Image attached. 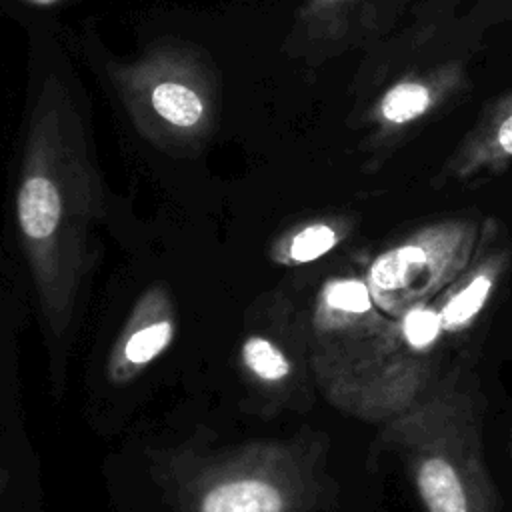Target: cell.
Instances as JSON below:
<instances>
[{"label": "cell", "instance_id": "7c38bea8", "mask_svg": "<svg viewBox=\"0 0 512 512\" xmlns=\"http://www.w3.org/2000/svg\"><path fill=\"white\" fill-rule=\"evenodd\" d=\"M352 230L346 214H322L304 220L282 234L274 252L282 262L308 264L334 250Z\"/></svg>", "mask_w": 512, "mask_h": 512}, {"label": "cell", "instance_id": "52a82bcc", "mask_svg": "<svg viewBox=\"0 0 512 512\" xmlns=\"http://www.w3.org/2000/svg\"><path fill=\"white\" fill-rule=\"evenodd\" d=\"M468 88L470 76L464 60L412 70L392 82L362 116V170L376 172L416 128L464 96Z\"/></svg>", "mask_w": 512, "mask_h": 512}, {"label": "cell", "instance_id": "6da1fadb", "mask_svg": "<svg viewBox=\"0 0 512 512\" xmlns=\"http://www.w3.org/2000/svg\"><path fill=\"white\" fill-rule=\"evenodd\" d=\"M80 70L106 100L122 146L168 172L200 170L226 144H256L274 122L278 12L260 0L152 8L116 50L92 18L60 20Z\"/></svg>", "mask_w": 512, "mask_h": 512}, {"label": "cell", "instance_id": "5b68a950", "mask_svg": "<svg viewBox=\"0 0 512 512\" xmlns=\"http://www.w3.org/2000/svg\"><path fill=\"white\" fill-rule=\"evenodd\" d=\"M334 492L326 438L248 446L210 464L188 494L190 512H310Z\"/></svg>", "mask_w": 512, "mask_h": 512}, {"label": "cell", "instance_id": "8992f818", "mask_svg": "<svg viewBox=\"0 0 512 512\" xmlns=\"http://www.w3.org/2000/svg\"><path fill=\"white\" fill-rule=\"evenodd\" d=\"M480 226L472 218H442L376 254L366 282L378 310L392 318L450 286L470 266Z\"/></svg>", "mask_w": 512, "mask_h": 512}, {"label": "cell", "instance_id": "5bb4252c", "mask_svg": "<svg viewBox=\"0 0 512 512\" xmlns=\"http://www.w3.org/2000/svg\"><path fill=\"white\" fill-rule=\"evenodd\" d=\"M76 2H86V0H0V12L4 16H10L14 12L56 16L58 10L68 8Z\"/></svg>", "mask_w": 512, "mask_h": 512}, {"label": "cell", "instance_id": "9c48e42d", "mask_svg": "<svg viewBox=\"0 0 512 512\" xmlns=\"http://www.w3.org/2000/svg\"><path fill=\"white\" fill-rule=\"evenodd\" d=\"M512 166V90L490 100L434 176V188L494 178Z\"/></svg>", "mask_w": 512, "mask_h": 512}, {"label": "cell", "instance_id": "ba28073f", "mask_svg": "<svg viewBox=\"0 0 512 512\" xmlns=\"http://www.w3.org/2000/svg\"><path fill=\"white\" fill-rule=\"evenodd\" d=\"M398 4L400 0H392ZM278 74L316 72L334 58L356 50L376 34L384 0H296L278 8Z\"/></svg>", "mask_w": 512, "mask_h": 512}, {"label": "cell", "instance_id": "8fae6325", "mask_svg": "<svg viewBox=\"0 0 512 512\" xmlns=\"http://www.w3.org/2000/svg\"><path fill=\"white\" fill-rule=\"evenodd\" d=\"M174 306L166 288H148L134 304L108 356V378L124 384L150 366L172 342Z\"/></svg>", "mask_w": 512, "mask_h": 512}, {"label": "cell", "instance_id": "30bf717a", "mask_svg": "<svg viewBox=\"0 0 512 512\" xmlns=\"http://www.w3.org/2000/svg\"><path fill=\"white\" fill-rule=\"evenodd\" d=\"M388 316L374 304L366 280L332 278L318 294L314 310L316 350L312 356L336 354L372 336Z\"/></svg>", "mask_w": 512, "mask_h": 512}, {"label": "cell", "instance_id": "7a4b0ae2", "mask_svg": "<svg viewBox=\"0 0 512 512\" xmlns=\"http://www.w3.org/2000/svg\"><path fill=\"white\" fill-rule=\"evenodd\" d=\"M6 18L26 42L10 208L54 360L74 322L94 232L112 196L96 154L86 76L60 34V18L30 12Z\"/></svg>", "mask_w": 512, "mask_h": 512}, {"label": "cell", "instance_id": "3957f363", "mask_svg": "<svg viewBox=\"0 0 512 512\" xmlns=\"http://www.w3.org/2000/svg\"><path fill=\"white\" fill-rule=\"evenodd\" d=\"M500 224L486 218L470 266L440 294L422 300L348 350L312 356L330 402L366 420H388L418 400L444 372V350L470 332L510 268Z\"/></svg>", "mask_w": 512, "mask_h": 512}, {"label": "cell", "instance_id": "9a60e30c", "mask_svg": "<svg viewBox=\"0 0 512 512\" xmlns=\"http://www.w3.org/2000/svg\"><path fill=\"white\" fill-rule=\"evenodd\" d=\"M260 2H264V4H272V6H278L282 0H260Z\"/></svg>", "mask_w": 512, "mask_h": 512}, {"label": "cell", "instance_id": "4fadbf2b", "mask_svg": "<svg viewBox=\"0 0 512 512\" xmlns=\"http://www.w3.org/2000/svg\"><path fill=\"white\" fill-rule=\"evenodd\" d=\"M244 368L264 386L278 388L292 378L294 366L282 346L262 334H250L240 348Z\"/></svg>", "mask_w": 512, "mask_h": 512}, {"label": "cell", "instance_id": "277c9868", "mask_svg": "<svg viewBox=\"0 0 512 512\" xmlns=\"http://www.w3.org/2000/svg\"><path fill=\"white\" fill-rule=\"evenodd\" d=\"M484 414L476 372L456 362L386 420L382 444L402 456L426 512H502L484 458Z\"/></svg>", "mask_w": 512, "mask_h": 512}]
</instances>
